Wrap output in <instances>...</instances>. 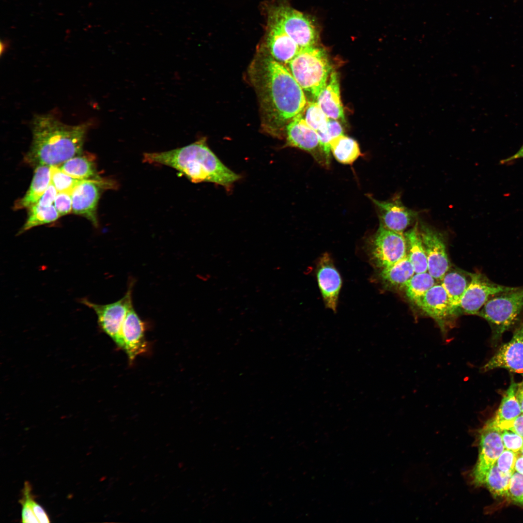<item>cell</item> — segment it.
<instances>
[{"instance_id": "6da1fadb", "label": "cell", "mask_w": 523, "mask_h": 523, "mask_svg": "<svg viewBox=\"0 0 523 523\" xmlns=\"http://www.w3.org/2000/svg\"><path fill=\"white\" fill-rule=\"evenodd\" d=\"M249 74L260 103L262 126L278 136L305 108L304 92L286 66L267 51L254 59Z\"/></svg>"}, {"instance_id": "7a4b0ae2", "label": "cell", "mask_w": 523, "mask_h": 523, "mask_svg": "<svg viewBox=\"0 0 523 523\" xmlns=\"http://www.w3.org/2000/svg\"><path fill=\"white\" fill-rule=\"evenodd\" d=\"M88 124L69 125L50 114L32 122V140L24 160L32 167L58 166L82 151Z\"/></svg>"}, {"instance_id": "3957f363", "label": "cell", "mask_w": 523, "mask_h": 523, "mask_svg": "<svg viewBox=\"0 0 523 523\" xmlns=\"http://www.w3.org/2000/svg\"><path fill=\"white\" fill-rule=\"evenodd\" d=\"M143 160L172 168L193 183L212 182L229 186L240 178L220 161L205 139L168 151L145 153Z\"/></svg>"}, {"instance_id": "277c9868", "label": "cell", "mask_w": 523, "mask_h": 523, "mask_svg": "<svg viewBox=\"0 0 523 523\" xmlns=\"http://www.w3.org/2000/svg\"><path fill=\"white\" fill-rule=\"evenodd\" d=\"M286 67L304 92L316 100L332 71L326 50L316 45L300 48Z\"/></svg>"}, {"instance_id": "5b68a950", "label": "cell", "mask_w": 523, "mask_h": 523, "mask_svg": "<svg viewBox=\"0 0 523 523\" xmlns=\"http://www.w3.org/2000/svg\"><path fill=\"white\" fill-rule=\"evenodd\" d=\"M477 315L485 319L492 330L494 345L503 334L520 321L523 317V286L513 287L490 299Z\"/></svg>"}, {"instance_id": "8992f818", "label": "cell", "mask_w": 523, "mask_h": 523, "mask_svg": "<svg viewBox=\"0 0 523 523\" xmlns=\"http://www.w3.org/2000/svg\"><path fill=\"white\" fill-rule=\"evenodd\" d=\"M268 20L278 26L300 48L316 45L319 35L313 21L290 6L282 4L271 7Z\"/></svg>"}, {"instance_id": "52a82bcc", "label": "cell", "mask_w": 523, "mask_h": 523, "mask_svg": "<svg viewBox=\"0 0 523 523\" xmlns=\"http://www.w3.org/2000/svg\"><path fill=\"white\" fill-rule=\"evenodd\" d=\"M133 282L132 281L124 295L112 303L100 305L92 303L87 298H82L80 301L94 311L101 329L122 349L123 347L122 328L126 314L133 305Z\"/></svg>"}, {"instance_id": "ba28073f", "label": "cell", "mask_w": 523, "mask_h": 523, "mask_svg": "<svg viewBox=\"0 0 523 523\" xmlns=\"http://www.w3.org/2000/svg\"><path fill=\"white\" fill-rule=\"evenodd\" d=\"M479 454L477 462L470 473L472 483L483 485L491 468L505 449L501 431L488 421L478 431Z\"/></svg>"}, {"instance_id": "9c48e42d", "label": "cell", "mask_w": 523, "mask_h": 523, "mask_svg": "<svg viewBox=\"0 0 523 523\" xmlns=\"http://www.w3.org/2000/svg\"><path fill=\"white\" fill-rule=\"evenodd\" d=\"M369 247L370 261L381 270L394 264L406 255L404 234L390 231L380 225L373 236Z\"/></svg>"}, {"instance_id": "30bf717a", "label": "cell", "mask_w": 523, "mask_h": 523, "mask_svg": "<svg viewBox=\"0 0 523 523\" xmlns=\"http://www.w3.org/2000/svg\"><path fill=\"white\" fill-rule=\"evenodd\" d=\"M415 304L437 323L444 335L454 325L458 309L441 284L434 285Z\"/></svg>"}, {"instance_id": "8fae6325", "label": "cell", "mask_w": 523, "mask_h": 523, "mask_svg": "<svg viewBox=\"0 0 523 523\" xmlns=\"http://www.w3.org/2000/svg\"><path fill=\"white\" fill-rule=\"evenodd\" d=\"M470 280L459 305V309L470 315H477L492 297L513 287L495 283L479 272L470 273Z\"/></svg>"}, {"instance_id": "7c38bea8", "label": "cell", "mask_w": 523, "mask_h": 523, "mask_svg": "<svg viewBox=\"0 0 523 523\" xmlns=\"http://www.w3.org/2000/svg\"><path fill=\"white\" fill-rule=\"evenodd\" d=\"M115 186V182L105 179L82 181L71 194L72 212L85 217L97 227V208L101 194L104 190Z\"/></svg>"}, {"instance_id": "4fadbf2b", "label": "cell", "mask_w": 523, "mask_h": 523, "mask_svg": "<svg viewBox=\"0 0 523 523\" xmlns=\"http://www.w3.org/2000/svg\"><path fill=\"white\" fill-rule=\"evenodd\" d=\"M418 228L427 258L428 272L441 281L450 268L443 236L422 221L418 220Z\"/></svg>"}, {"instance_id": "5bb4252c", "label": "cell", "mask_w": 523, "mask_h": 523, "mask_svg": "<svg viewBox=\"0 0 523 523\" xmlns=\"http://www.w3.org/2000/svg\"><path fill=\"white\" fill-rule=\"evenodd\" d=\"M499 368L523 375V317L511 339L499 348L481 370L486 372Z\"/></svg>"}, {"instance_id": "9a60e30c", "label": "cell", "mask_w": 523, "mask_h": 523, "mask_svg": "<svg viewBox=\"0 0 523 523\" xmlns=\"http://www.w3.org/2000/svg\"><path fill=\"white\" fill-rule=\"evenodd\" d=\"M371 199L377 208L380 225L386 229L404 234L417 220L418 212L406 207L399 194L387 201Z\"/></svg>"}, {"instance_id": "2e32d148", "label": "cell", "mask_w": 523, "mask_h": 523, "mask_svg": "<svg viewBox=\"0 0 523 523\" xmlns=\"http://www.w3.org/2000/svg\"><path fill=\"white\" fill-rule=\"evenodd\" d=\"M285 130L287 146L305 151L321 165L329 167L321 149L318 133L307 124L301 113L287 124Z\"/></svg>"}, {"instance_id": "e0dca14e", "label": "cell", "mask_w": 523, "mask_h": 523, "mask_svg": "<svg viewBox=\"0 0 523 523\" xmlns=\"http://www.w3.org/2000/svg\"><path fill=\"white\" fill-rule=\"evenodd\" d=\"M319 289L327 308L336 311L342 280L333 260L328 253L320 258L317 266Z\"/></svg>"}, {"instance_id": "ac0fdd59", "label": "cell", "mask_w": 523, "mask_h": 523, "mask_svg": "<svg viewBox=\"0 0 523 523\" xmlns=\"http://www.w3.org/2000/svg\"><path fill=\"white\" fill-rule=\"evenodd\" d=\"M145 326L133 306L129 308L122 328L123 349L130 361H133L137 356L146 352L147 343L145 338Z\"/></svg>"}, {"instance_id": "d6986e66", "label": "cell", "mask_w": 523, "mask_h": 523, "mask_svg": "<svg viewBox=\"0 0 523 523\" xmlns=\"http://www.w3.org/2000/svg\"><path fill=\"white\" fill-rule=\"evenodd\" d=\"M266 31L267 52L276 61L287 65L297 54L300 48L278 26L268 20Z\"/></svg>"}, {"instance_id": "ffe728a7", "label": "cell", "mask_w": 523, "mask_h": 523, "mask_svg": "<svg viewBox=\"0 0 523 523\" xmlns=\"http://www.w3.org/2000/svg\"><path fill=\"white\" fill-rule=\"evenodd\" d=\"M328 81L317 98L316 102L326 114L331 119L344 121L343 108L340 100L339 77L332 70Z\"/></svg>"}, {"instance_id": "44dd1931", "label": "cell", "mask_w": 523, "mask_h": 523, "mask_svg": "<svg viewBox=\"0 0 523 523\" xmlns=\"http://www.w3.org/2000/svg\"><path fill=\"white\" fill-rule=\"evenodd\" d=\"M50 182V166H37L29 188L22 198L16 200L14 208H29L36 203L47 188Z\"/></svg>"}, {"instance_id": "7402d4cb", "label": "cell", "mask_w": 523, "mask_h": 523, "mask_svg": "<svg viewBox=\"0 0 523 523\" xmlns=\"http://www.w3.org/2000/svg\"><path fill=\"white\" fill-rule=\"evenodd\" d=\"M415 274L413 266L406 255L394 264L382 269L379 277L386 287L401 289Z\"/></svg>"}, {"instance_id": "603a6c76", "label": "cell", "mask_w": 523, "mask_h": 523, "mask_svg": "<svg viewBox=\"0 0 523 523\" xmlns=\"http://www.w3.org/2000/svg\"><path fill=\"white\" fill-rule=\"evenodd\" d=\"M60 169L71 177L82 180H102L98 174L93 158L79 154L60 165Z\"/></svg>"}, {"instance_id": "cb8c5ba5", "label": "cell", "mask_w": 523, "mask_h": 523, "mask_svg": "<svg viewBox=\"0 0 523 523\" xmlns=\"http://www.w3.org/2000/svg\"><path fill=\"white\" fill-rule=\"evenodd\" d=\"M404 235L406 243V255L415 273L428 272L427 258L418 231V220Z\"/></svg>"}, {"instance_id": "d4e9b609", "label": "cell", "mask_w": 523, "mask_h": 523, "mask_svg": "<svg viewBox=\"0 0 523 523\" xmlns=\"http://www.w3.org/2000/svg\"><path fill=\"white\" fill-rule=\"evenodd\" d=\"M31 486L25 481L22 490V496L19 502L22 505L21 522L22 523H49V518L46 511L34 499L31 492Z\"/></svg>"}, {"instance_id": "484cf974", "label": "cell", "mask_w": 523, "mask_h": 523, "mask_svg": "<svg viewBox=\"0 0 523 523\" xmlns=\"http://www.w3.org/2000/svg\"><path fill=\"white\" fill-rule=\"evenodd\" d=\"M330 150L335 158L338 162L345 165L353 164L362 155L357 142L344 134L331 141Z\"/></svg>"}, {"instance_id": "4316f807", "label": "cell", "mask_w": 523, "mask_h": 523, "mask_svg": "<svg viewBox=\"0 0 523 523\" xmlns=\"http://www.w3.org/2000/svg\"><path fill=\"white\" fill-rule=\"evenodd\" d=\"M517 384L511 379L509 386L505 392L494 416L490 419L494 423L513 419L522 414L516 397Z\"/></svg>"}, {"instance_id": "83f0119b", "label": "cell", "mask_w": 523, "mask_h": 523, "mask_svg": "<svg viewBox=\"0 0 523 523\" xmlns=\"http://www.w3.org/2000/svg\"><path fill=\"white\" fill-rule=\"evenodd\" d=\"M441 282V285L445 290L450 300L459 309L460 300L470 281H468L466 276L461 272L448 270Z\"/></svg>"}, {"instance_id": "f1b7e54d", "label": "cell", "mask_w": 523, "mask_h": 523, "mask_svg": "<svg viewBox=\"0 0 523 523\" xmlns=\"http://www.w3.org/2000/svg\"><path fill=\"white\" fill-rule=\"evenodd\" d=\"M28 209L27 219L18 234L33 227L54 222L60 216L53 205L42 207L35 204Z\"/></svg>"}, {"instance_id": "f546056e", "label": "cell", "mask_w": 523, "mask_h": 523, "mask_svg": "<svg viewBox=\"0 0 523 523\" xmlns=\"http://www.w3.org/2000/svg\"><path fill=\"white\" fill-rule=\"evenodd\" d=\"M435 279L428 272L415 273L405 285L406 295L415 303L435 285Z\"/></svg>"}, {"instance_id": "4dcf8cb0", "label": "cell", "mask_w": 523, "mask_h": 523, "mask_svg": "<svg viewBox=\"0 0 523 523\" xmlns=\"http://www.w3.org/2000/svg\"><path fill=\"white\" fill-rule=\"evenodd\" d=\"M512 475L502 472L494 464L487 473L483 485L495 497L508 496Z\"/></svg>"}, {"instance_id": "1f68e13d", "label": "cell", "mask_w": 523, "mask_h": 523, "mask_svg": "<svg viewBox=\"0 0 523 523\" xmlns=\"http://www.w3.org/2000/svg\"><path fill=\"white\" fill-rule=\"evenodd\" d=\"M307 124L317 133L323 132L327 127L329 118L316 101H308L301 112Z\"/></svg>"}, {"instance_id": "d6a6232c", "label": "cell", "mask_w": 523, "mask_h": 523, "mask_svg": "<svg viewBox=\"0 0 523 523\" xmlns=\"http://www.w3.org/2000/svg\"><path fill=\"white\" fill-rule=\"evenodd\" d=\"M317 133L321 149L329 166L331 159L330 143L333 139L343 134L342 127L337 120L329 118L325 129Z\"/></svg>"}, {"instance_id": "836d02e7", "label": "cell", "mask_w": 523, "mask_h": 523, "mask_svg": "<svg viewBox=\"0 0 523 523\" xmlns=\"http://www.w3.org/2000/svg\"><path fill=\"white\" fill-rule=\"evenodd\" d=\"M50 183L58 192L71 194L75 187L83 180L76 179L63 172L58 166H50Z\"/></svg>"}, {"instance_id": "e575fe53", "label": "cell", "mask_w": 523, "mask_h": 523, "mask_svg": "<svg viewBox=\"0 0 523 523\" xmlns=\"http://www.w3.org/2000/svg\"><path fill=\"white\" fill-rule=\"evenodd\" d=\"M508 496L515 503L523 506V475L515 471L511 477Z\"/></svg>"}, {"instance_id": "d590c367", "label": "cell", "mask_w": 523, "mask_h": 523, "mask_svg": "<svg viewBox=\"0 0 523 523\" xmlns=\"http://www.w3.org/2000/svg\"><path fill=\"white\" fill-rule=\"evenodd\" d=\"M505 449L516 453H520L523 448V437L509 430H500Z\"/></svg>"}, {"instance_id": "8d00e7d4", "label": "cell", "mask_w": 523, "mask_h": 523, "mask_svg": "<svg viewBox=\"0 0 523 523\" xmlns=\"http://www.w3.org/2000/svg\"><path fill=\"white\" fill-rule=\"evenodd\" d=\"M518 453L505 449L497 459L495 464L498 468L505 473L513 474Z\"/></svg>"}, {"instance_id": "74e56055", "label": "cell", "mask_w": 523, "mask_h": 523, "mask_svg": "<svg viewBox=\"0 0 523 523\" xmlns=\"http://www.w3.org/2000/svg\"><path fill=\"white\" fill-rule=\"evenodd\" d=\"M488 421L500 430H509L523 437V414L510 420L495 423Z\"/></svg>"}, {"instance_id": "f35d334b", "label": "cell", "mask_w": 523, "mask_h": 523, "mask_svg": "<svg viewBox=\"0 0 523 523\" xmlns=\"http://www.w3.org/2000/svg\"><path fill=\"white\" fill-rule=\"evenodd\" d=\"M54 206L60 216L70 213L72 211L71 194L65 192L57 193L54 201Z\"/></svg>"}, {"instance_id": "ab89813d", "label": "cell", "mask_w": 523, "mask_h": 523, "mask_svg": "<svg viewBox=\"0 0 523 523\" xmlns=\"http://www.w3.org/2000/svg\"><path fill=\"white\" fill-rule=\"evenodd\" d=\"M57 190L50 183L47 188L37 201L36 204L42 206L48 207L52 205L57 194Z\"/></svg>"}, {"instance_id": "60d3db41", "label": "cell", "mask_w": 523, "mask_h": 523, "mask_svg": "<svg viewBox=\"0 0 523 523\" xmlns=\"http://www.w3.org/2000/svg\"><path fill=\"white\" fill-rule=\"evenodd\" d=\"M523 379L521 382L517 384L516 390V397L520 404L521 411L523 414Z\"/></svg>"}, {"instance_id": "b9f144b4", "label": "cell", "mask_w": 523, "mask_h": 523, "mask_svg": "<svg viewBox=\"0 0 523 523\" xmlns=\"http://www.w3.org/2000/svg\"><path fill=\"white\" fill-rule=\"evenodd\" d=\"M522 158H523V144L516 153L508 158L502 160L500 163L502 164H508L515 160Z\"/></svg>"}, {"instance_id": "7bdbcfd3", "label": "cell", "mask_w": 523, "mask_h": 523, "mask_svg": "<svg viewBox=\"0 0 523 523\" xmlns=\"http://www.w3.org/2000/svg\"><path fill=\"white\" fill-rule=\"evenodd\" d=\"M515 471L523 475V456L518 454L514 467Z\"/></svg>"}, {"instance_id": "ee69618b", "label": "cell", "mask_w": 523, "mask_h": 523, "mask_svg": "<svg viewBox=\"0 0 523 523\" xmlns=\"http://www.w3.org/2000/svg\"><path fill=\"white\" fill-rule=\"evenodd\" d=\"M520 454H521V455L522 456H523V449H522V450L521 451V452H520Z\"/></svg>"}]
</instances>
